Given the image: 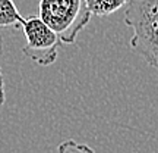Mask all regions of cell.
<instances>
[{"instance_id":"obj_3","label":"cell","mask_w":158,"mask_h":153,"mask_svg":"<svg viewBox=\"0 0 158 153\" xmlns=\"http://www.w3.org/2000/svg\"><path fill=\"white\" fill-rule=\"evenodd\" d=\"M21 28L27 40L22 47L25 56L41 66H50L56 62L62 41L53 29L40 19L38 15L23 18Z\"/></svg>"},{"instance_id":"obj_4","label":"cell","mask_w":158,"mask_h":153,"mask_svg":"<svg viewBox=\"0 0 158 153\" xmlns=\"http://www.w3.org/2000/svg\"><path fill=\"white\" fill-rule=\"evenodd\" d=\"M23 16L15 5V0H0V28L21 27Z\"/></svg>"},{"instance_id":"obj_8","label":"cell","mask_w":158,"mask_h":153,"mask_svg":"<svg viewBox=\"0 0 158 153\" xmlns=\"http://www.w3.org/2000/svg\"><path fill=\"white\" fill-rule=\"evenodd\" d=\"M2 53H3V37L0 34V59H2Z\"/></svg>"},{"instance_id":"obj_1","label":"cell","mask_w":158,"mask_h":153,"mask_svg":"<svg viewBox=\"0 0 158 153\" xmlns=\"http://www.w3.org/2000/svg\"><path fill=\"white\" fill-rule=\"evenodd\" d=\"M123 21L132 29L130 49L158 69V0H130Z\"/></svg>"},{"instance_id":"obj_6","label":"cell","mask_w":158,"mask_h":153,"mask_svg":"<svg viewBox=\"0 0 158 153\" xmlns=\"http://www.w3.org/2000/svg\"><path fill=\"white\" fill-rule=\"evenodd\" d=\"M57 152L59 153H95L94 149L89 147L88 144H84V143H78L75 140H66L59 144L57 147Z\"/></svg>"},{"instance_id":"obj_2","label":"cell","mask_w":158,"mask_h":153,"mask_svg":"<svg viewBox=\"0 0 158 153\" xmlns=\"http://www.w3.org/2000/svg\"><path fill=\"white\" fill-rule=\"evenodd\" d=\"M38 16L63 44H73L92 13L85 0H40Z\"/></svg>"},{"instance_id":"obj_7","label":"cell","mask_w":158,"mask_h":153,"mask_svg":"<svg viewBox=\"0 0 158 153\" xmlns=\"http://www.w3.org/2000/svg\"><path fill=\"white\" fill-rule=\"evenodd\" d=\"M6 102V94H5V79H3V72L0 69V106H3Z\"/></svg>"},{"instance_id":"obj_5","label":"cell","mask_w":158,"mask_h":153,"mask_svg":"<svg viewBox=\"0 0 158 153\" xmlns=\"http://www.w3.org/2000/svg\"><path fill=\"white\" fill-rule=\"evenodd\" d=\"M88 9L95 16H108L130 3V0H85Z\"/></svg>"}]
</instances>
